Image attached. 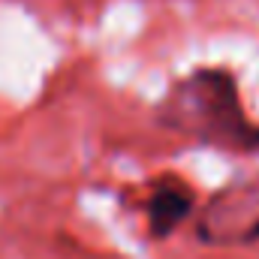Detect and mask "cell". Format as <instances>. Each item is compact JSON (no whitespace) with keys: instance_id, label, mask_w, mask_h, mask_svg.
Masks as SVG:
<instances>
[{"instance_id":"6da1fadb","label":"cell","mask_w":259,"mask_h":259,"mask_svg":"<svg viewBox=\"0 0 259 259\" xmlns=\"http://www.w3.org/2000/svg\"><path fill=\"white\" fill-rule=\"evenodd\" d=\"M163 121L220 148H259V130L241 112L235 81L220 69H202L175 84L163 103Z\"/></svg>"},{"instance_id":"7a4b0ae2","label":"cell","mask_w":259,"mask_h":259,"mask_svg":"<svg viewBox=\"0 0 259 259\" xmlns=\"http://www.w3.org/2000/svg\"><path fill=\"white\" fill-rule=\"evenodd\" d=\"M199 235L208 244H247L259 238V184L229 187L205 211Z\"/></svg>"},{"instance_id":"3957f363","label":"cell","mask_w":259,"mask_h":259,"mask_svg":"<svg viewBox=\"0 0 259 259\" xmlns=\"http://www.w3.org/2000/svg\"><path fill=\"white\" fill-rule=\"evenodd\" d=\"M190 193L184 190V187H178V184H163L154 199H151V205H148V217H151V229L157 232V235H166V232H172L187 214H190Z\"/></svg>"}]
</instances>
